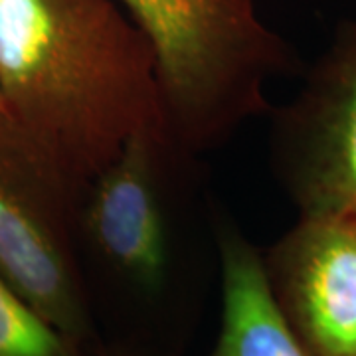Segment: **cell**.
<instances>
[{"mask_svg": "<svg viewBox=\"0 0 356 356\" xmlns=\"http://www.w3.org/2000/svg\"><path fill=\"white\" fill-rule=\"evenodd\" d=\"M177 161L182 159L163 121H153L137 129L81 191L79 242L139 291H161L168 275L166 166Z\"/></svg>", "mask_w": 356, "mask_h": 356, "instance_id": "obj_5", "label": "cell"}, {"mask_svg": "<svg viewBox=\"0 0 356 356\" xmlns=\"http://www.w3.org/2000/svg\"><path fill=\"white\" fill-rule=\"evenodd\" d=\"M83 348L0 277V356H86Z\"/></svg>", "mask_w": 356, "mask_h": 356, "instance_id": "obj_8", "label": "cell"}, {"mask_svg": "<svg viewBox=\"0 0 356 356\" xmlns=\"http://www.w3.org/2000/svg\"><path fill=\"white\" fill-rule=\"evenodd\" d=\"M156 58L166 139L180 159L212 151L271 111L267 86L297 67L255 0H115Z\"/></svg>", "mask_w": 356, "mask_h": 356, "instance_id": "obj_2", "label": "cell"}, {"mask_svg": "<svg viewBox=\"0 0 356 356\" xmlns=\"http://www.w3.org/2000/svg\"><path fill=\"white\" fill-rule=\"evenodd\" d=\"M0 97L79 191L163 121L154 51L115 0H0Z\"/></svg>", "mask_w": 356, "mask_h": 356, "instance_id": "obj_1", "label": "cell"}, {"mask_svg": "<svg viewBox=\"0 0 356 356\" xmlns=\"http://www.w3.org/2000/svg\"><path fill=\"white\" fill-rule=\"evenodd\" d=\"M261 257L305 356H356V214L299 218Z\"/></svg>", "mask_w": 356, "mask_h": 356, "instance_id": "obj_6", "label": "cell"}, {"mask_svg": "<svg viewBox=\"0 0 356 356\" xmlns=\"http://www.w3.org/2000/svg\"><path fill=\"white\" fill-rule=\"evenodd\" d=\"M0 109H4V105H2V97H0Z\"/></svg>", "mask_w": 356, "mask_h": 356, "instance_id": "obj_10", "label": "cell"}, {"mask_svg": "<svg viewBox=\"0 0 356 356\" xmlns=\"http://www.w3.org/2000/svg\"><path fill=\"white\" fill-rule=\"evenodd\" d=\"M79 198L0 109V277L56 329L88 344L93 318L77 257Z\"/></svg>", "mask_w": 356, "mask_h": 356, "instance_id": "obj_3", "label": "cell"}, {"mask_svg": "<svg viewBox=\"0 0 356 356\" xmlns=\"http://www.w3.org/2000/svg\"><path fill=\"white\" fill-rule=\"evenodd\" d=\"M222 318L210 356H305L273 301L261 250L238 229H220Z\"/></svg>", "mask_w": 356, "mask_h": 356, "instance_id": "obj_7", "label": "cell"}, {"mask_svg": "<svg viewBox=\"0 0 356 356\" xmlns=\"http://www.w3.org/2000/svg\"><path fill=\"white\" fill-rule=\"evenodd\" d=\"M271 165L299 218L356 214V18L291 102L271 109Z\"/></svg>", "mask_w": 356, "mask_h": 356, "instance_id": "obj_4", "label": "cell"}, {"mask_svg": "<svg viewBox=\"0 0 356 356\" xmlns=\"http://www.w3.org/2000/svg\"><path fill=\"white\" fill-rule=\"evenodd\" d=\"M102 356H151V355H140V353H133V350H111V353H105Z\"/></svg>", "mask_w": 356, "mask_h": 356, "instance_id": "obj_9", "label": "cell"}]
</instances>
